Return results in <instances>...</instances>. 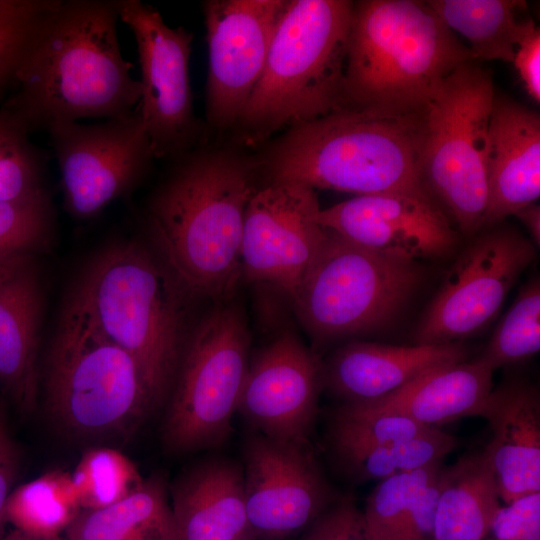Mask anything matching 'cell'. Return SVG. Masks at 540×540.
<instances>
[{"label": "cell", "mask_w": 540, "mask_h": 540, "mask_svg": "<svg viewBox=\"0 0 540 540\" xmlns=\"http://www.w3.org/2000/svg\"><path fill=\"white\" fill-rule=\"evenodd\" d=\"M173 160L144 215L153 250L192 301L230 300L242 278L244 217L260 164L221 150Z\"/></svg>", "instance_id": "6da1fadb"}, {"label": "cell", "mask_w": 540, "mask_h": 540, "mask_svg": "<svg viewBox=\"0 0 540 540\" xmlns=\"http://www.w3.org/2000/svg\"><path fill=\"white\" fill-rule=\"evenodd\" d=\"M118 0H56L2 108L30 134L82 119L132 113L141 96L121 52Z\"/></svg>", "instance_id": "7a4b0ae2"}, {"label": "cell", "mask_w": 540, "mask_h": 540, "mask_svg": "<svg viewBox=\"0 0 540 540\" xmlns=\"http://www.w3.org/2000/svg\"><path fill=\"white\" fill-rule=\"evenodd\" d=\"M424 112L389 114L345 106L287 129L264 161L270 182L356 196L428 194L420 180Z\"/></svg>", "instance_id": "3957f363"}, {"label": "cell", "mask_w": 540, "mask_h": 540, "mask_svg": "<svg viewBox=\"0 0 540 540\" xmlns=\"http://www.w3.org/2000/svg\"><path fill=\"white\" fill-rule=\"evenodd\" d=\"M472 60L468 47L426 1L353 2L344 75L347 106L422 113L443 81Z\"/></svg>", "instance_id": "277c9868"}, {"label": "cell", "mask_w": 540, "mask_h": 540, "mask_svg": "<svg viewBox=\"0 0 540 540\" xmlns=\"http://www.w3.org/2000/svg\"><path fill=\"white\" fill-rule=\"evenodd\" d=\"M40 397L60 431L91 441L128 438L156 408L138 365L102 330L76 286L40 369Z\"/></svg>", "instance_id": "5b68a950"}, {"label": "cell", "mask_w": 540, "mask_h": 540, "mask_svg": "<svg viewBox=\"0 0 540 540\" xmlns=\"http://www.w3.org/2000/svg\"><path fill=\"white\" fill-rule=\"evenodd\" d=\"M102 330L136 362L155 407L166 402L190 331L192 301L154 250L117 240L75 285Z\"/></svg>", "instance_id": "8992f818"}, {"label": "cell", "mask_w": 540, "mask_h": 540, "mask_svg": "<svg viewBox=\"0 0 540 540\" xmlns=\"http://www.w3.org/2000/svg\"><path fill=\"white\" fill-rule=\"evenodd\" d=\"M352 10L348 0H287L261 77L235 124L244 143L347 106Z\"/></svg>", "instance_id": "52a82bcc"}, {"label": "cell", "mask_w": 540, "mask_h": 540, "mask_svg": "<svg viewBox=\"0 0 540 540\" xmlns=\"http://www.w3.org/2000/svg\"><path fill=\"white\" fill-rule=\"evenodd\" d=\"M326 230L323 246L291 300L299 320L318 344L383 331L416 292L423 268Z\"/></svg>", "instance_id": "ba28073f"}, {"label": "cell", "mask_w": 540, "mask_h": 540, "mask_svg": "<svg viewBox=\"0 0 540 540\" xmlns=\"http://www.w3.org/2000/svg\"><path fill=\"white\" fill-rule=\"evenodd\" d=\"M492 76L477 61L456 68L424 112L420 180L460 232L483 229L488 199Z\"/></svg>", "instance_id": "9c48e42d"}, {"label": "cell", "mask_w": 540, "mask_h": 540, "mask_svg": "<svg viewBox=\"0 0 540 540\" xmlns=\"http://www.w3.org/2000/svg\"><path fill=\"white\" fill-rule=\"evenodd\" d=\"M250 341L244 311L231 299L217 303L190 331L166 400L161 438L168 452H197L228 439Z\"/></svg>", "instance_id": "30bf717a"}, {"label": "cell", "mask_w": 540, "mask_h": 540, "mask_svg": "<svg viewBox=\"0 0 540 540\" xmlns=\"http://www.w3.org/2000/svg\"><path fill=\"white\" fill-rule=\"evenodd\" d=\"M535 258L533 242L509 225L472 236L426 308L414 344L459 343L482 331Z\"/></svg>", "instance_id": "8fae6325"}, {"label": "cell", "mask_w": 540, "mask_h": 540, "mask_svg": "<svg viewBox=\"0 0 540 540\" xmlns=\"http://www.w3.org/2000/svg\"><path fill=\"white\" fill-rule=\"evenodd\" d=\"M119 20L132 32L140 68L138 109L156 159H175L195 146L199 124L189 75L193 35L171 27L139 0H118Z\"/></svg>", "instance_id": "7c38bea8"}, {"label": "cell", "mask_w": 540, "mask_h": 540, "mask_svg": "<svg viewBox=\"0 0 540 540\" xmlns=\"http://www.w3.org/2000/svg\"><path fill=\"white\" fill-rule=\"evenodd\" d=\"M61 176L64 207L86 220L133 190L155 158L138 106L94 124L69 122L48 130Z\"/></svg>", "instance_id": "4fadbf2b"}, {"label": "cell", "mask_w": 540, "mask_h": 540, "mask_svg": "<svg viewBox=\"0 0 540 540\" xmlns=\"http://www.w3.org/2000/svg\"><path fill=\"white\" fill-rule=\"evenodd\" d=\"M245 507L256 540H286L308 528L339 497L309 440L254 432L243 447Z\"/></svg>", "instance_id": "5bb4252c"}, {"label": "cell", "mask_w": 540, "mask_h": 540, "mask_svg": "<svg viewBox=\"0 0 540 540\" xmlns=\"http://www.w3.org/2000/svg\"><path fill=\"white\" fill-rule=\"evenodd\" d=\"M320 209L315 190L304 184L258 188L244 217L242 277L273 285L292 300L327 236L316 219Z\"/></svg>", "instance_id": "9a60e30c"}, {"label": "cell", "mask_w": 540, "mask_h": 540, "mask_svg": "<svg viewBox=\"0 0 540 540\" xmlns=\"http://www.w3.org/2000/svg\"><path fill=\"white\" fill-rule=\"evenodd\" d=\"M287 0L203 3L209 68L206 115L218 129L235 126L263 72Z\"/></svg>", "instance_id": "2e32d148"}, {"label": "cell", "mask_w": 540, "mask_h": 540, "mask_svg": "<svg viewBox=\"0 0 540 540\" xmlns=\"http://www.w3.org/2000/svg\"><path fill=\"white\" fill-rule=\"evenodd\" d=\"M324 228L370 250L405 259H441L459 242L458 231L428 194L388 192L355 196L316 216Z\"/></svg>", "instance_id": "e0dca14e"}, {"label": "cell", "mask_w": 540, "mask_h": 540, "mask_svg": "<svg viewBox=\"0 0 540 540\" xmlns=\"http://www.w3.org/2000/svg\"><path fill=\"white\" fill-rule=\"evenodd\" d=\"M323 389L322 362L292 333L250 359L237 412L266 437L309 440Z\"/></svg>", "instance_id": "ac0fdd59"}, {"label": "cell", "mask_w": 540, "mask_h": 540, "mask_svg": "<svg viewBox=\"0 0 540 540\" xmlns=\"http://www.w3.org/2000/svg\"><path fill=\"white\" fill-rule=\"evenodd\" d=\"M476 416L484 418L491 440L483 449L505 504L540 492V392L513 377L492 388Z\"/></svg>", "instance_id": "d6986e66"}, {"label": "cell", "mask_w": 540, "mask_h": 540, "mask_svg": "<svg viewBox=\"0 0 540 540\" xmlns=\"http://www.w3.org/2000/svg\"><path fill=\"white\" fill-rule=\"evenodd\" d=\"M487 174L483 229L503 223L540 196V116L496 92L489 119Z\"/></svg>", "instance_id": "ffe728a7"}, {"label": "cell", "mask_w": 540, "mask_h": 540, "mask_svg": "<svg viewBox=\"0 0 540 540\" xmlns=\"http://www.w3.org/2000/svg\"><path fill=\"white\" fill-rule=\"evenodd\" d=\"M466 355L460 342L396 346L353 340L322 362L323 389L341 403L372 402L434 368L464 361Z\"/></svg>", "instance_id": "44dd1931"}, {"label": "cell", "mask_w": 540, "mask_h": 540, "mask_svg": "<svg viewBox=\"0 0 540 540\" xmlns=\"http://www.w3.org/2000/svg\"><path fill=\"white\" fill-rule=\"evenodd\" d=\"M179 540H256L245 507L242 464L222 457L202 460L169 491Z\"/></svg>", "instance_id": "7402d4cb"}, {"label": "cell", "mask_w": 540, "mask_h": 540, "mask_svg": "<svg viewBox=\"0 0 540 540\" xmlns=\"http://www.w3.org/2000/svg\"><path fill=\"white\" fill-rule=\"evenodd\" d=\"M43 295L31 261L0 287V387L22 414L39 400Z\"/></svg>", "instance_id": "603a6c76"}, {"label": "cell", "mask_w": 540, "mask_h": 540, "mask_svg": "<svg viewBox=\"0 0 540 540\" xmlns=\"http://www.w3.org/2000/svg\"><path fill=\"white\" fill-rule=\"evenodd\" d=\"M493 372L478 359L434 368L396 391L372 402L425 427L476 416L493 388Z\"/></svg>", "instance_id": "cb8c5ba5"}, {"label": "cell", "mask_w": 540, "mask_h": 540, "mask_svg": "<svg viewBox=\"0 0 540 540\" xmlns=\"http://www.w3.org/2000/svg\"><path fill=\"white\" fill-rule=\"evenodd\" d=\"M437 481L434 540H485L501 500L483 450L442 467Z\"/></svg>", "instance_id": "d4e9b609"}, {"label": "cell", "mask_w": 540, "mask_h": 540, "mask_svg": "<svg viewBox=\"0 0 540 540\" xmlns=\"http://www.w3.org/2000/svg\"><path fill=\"white\" fill-rule=\"evenodd\" d=\"M63 535L67 540H179L165 479L153 475L112 505L81 510Z\"/></svg>", "instance_id": "484cf974"}, {"label": "cell", "mask_w": 540, "mask_h": 540, "mask_svg": "<svg viewBox=\"0 0 540 540\" xmlns=\"http://www.w3.org/2000/svg\"><path fill=\"white\" fill-rule=\"evenodd\" d=\"M439 19L469 43L474 61L512 63L526 27L527 3L522 0H427Z\"/></svg>", "instance_id": "4316f807"}, {"label": "cell", "mask_w": 540, "mask_h": 540, "mask_svg": "<svg viewBox=\"0 0 540 540\" xmlns=\"http://www.w3.org/2000/svg\"><path fill=\"white\" fill-rule=\"evenodd\" d=\"M80 511L71 473L52 470L13 488L4 522L30 534L59 535Z\"/></svg>", "instance_id": "83f0119b"}, {"label": "cell", "mask_w": 540, "mask_h": 540, "mask_svg": "<svg viewBox=\"0 0 540 540\" xmlns=\"http://www.w3.org/2000/svg\"><path fill=\"white\" fill-rule=\"evenodd\" d=\"M457 446V439L440 428L365 449L334 451L342 471L357 482L383 480L442 462Z\"/></svg>", "instance_id": "f1b7e54d"}, {"label": "cell", "mask_w": 540, "mask_h": 540, "mask_svg": "<svg viewBox=\"0 0 540 540\" xmlns=\"http://www.w3.org/2000/svg\"><path fill=\"white\" fill-rule=\"evenodd\" d=\"M429 428L396 412L368 403H341L328 421V441L334 451L365 449L415 437Z\"/></svg>", "instance_id": "f546056e"}, {"label": "cell", "mask_w": 540, "mask_h": 540, "mask_svg": "<svg viewBox=\"0 0 540 540\" xmlns=\"http://www.w3.org/2000/svg\"><path fill=\"white\" fill-rule=\"evenodd\" d=\"M540 350V282L531 278L521 289L477 358L495 371L522 362Z\"/></svg>", "instance_id": "4dcf8cb0"}, {"label": "cell", "mask_w": 540, "mask_h": 540, "mask_svg": "<svg viewBox=\"0 0 540 540\" xmlns=\"http://www.w3.org/2000/svg\"><path fill=\"white\" fill-rule=\"evenodd\" d=\"M71 475L81 510L112 505L135 492L144 482L126 455L105 446L87 450Z\"/></svg>", "instance_id": "1f68e13d"}, {"label": "cell", "mask_w": 540, "mask_h": 540, "mask_svg": "<svg viewBox=\"0 0 540 540\" xmlns=\"http://www.w3.org/2000/svg\"><path fill=\"white\" fill-rule=\"evenodd\" d=\"M47 155L29 139L26 129L0 110V202L17 201L46 193Z\"/></svg>", "instance_id": "d6a6232c"}, {"label": "cell", "mask_w": 540, "mask_h": 540, "mask_svg": "<svg viewBox=\"0 0 540 540\" xmlns=\"http://www.w3.org/2000/svg\"><path fill=\"white\" fill-rule=\"evenodd\" d=\"M442 468V462L378 481L362 511L370 540H399L407 512L421 490Z\"/></svg>", "instance_id": "836d02e7"}, {"label": "cell", "mask_w": 540, "mask_h": 540, "mask_svg": "<svg viewBox=\"0 0 540 540\" xmlns=\"http://www.w3.org/2000/svg\"><path fill=\"white\" fill-rule=\"evenodd\" d=\"M54 211L48 192L39 196L0 202V262L32 258L49 247Z\"/></svg>", "instance_id": "e575fe53"}, {"label": "cell", "mask_w": 540, "mask_h": 540, "mask_svg": "<svg viewBox=\"0 0 540 540\" xmlns=\"http://www.w3.org/2000/svg\"><path fill=\"white\" fill-rule=\"evenodd\" d=\"M56 0H0V89L15 77Z\"/></svg>", "instance_id": "d590c367"}, {"label": "cell", "mask_w": 540, "mask_h": 540, "mask_svg": "<svg viewBox=\"0 0 540 540\" xmlns=\"http://www.w3.org/2000/svg\"><path fill=\"white\" fill-rule=\"evenodd\" d=\"M485 540H540V492L501 505Z\"/></svg>", "instance_id": "8d00e7d4"}, {"label": "cell", "mask_w": 540, "mask_h": 540, "mask_svg": "<svg viewBox=\"0 0 540 540\" xmlns=\"http://www.w3.org/2000/svg\"><path fill=\"white\" fill-rule=\"evenodd\" d=\"M300 540H370L360 511L351 497L335 500Z\"/></svg>", "instance_id": "74e56055"}, {"label": "cell", "mask_w": 540, "mask_h": 540, "mask_svg": "<svg viewBox=\"0 0 540 540\" xmlns=\"http://www.w3.org/2000/svg\"><path fill=\"white\" fill-rule=\"evenodd\" d=\"M438 474L421 490L410 506L400 530L399 540H434Z\"/></svg>", "instance_id": "f35d334b"}, {"label": "cell", "mask_w": 540, "mask_h": 540, "mask_svg": "<svg viewBox=\"0 0 540 540\" xmlns=\"http://www.w3.org/2000/svg\"><path fill=\"white\" fill-rule=\"evenodd\" d=\"M528 95L540 101V30L529 19L517 43L513 61Z\"/></svg>", "instance_id": "ab89813d"}, {"label": "cell", "mask_w": 540, "mask_h": 540, "mask_svg": "<svg viewBox=\"0 0 540 540\" xmlns=\"http://www.w3.org/2000/svg\"><path fill=\"white\" fill-rule=\"evenodd\" d=\"M20 470V452L12 435L3 400L0 399V527L4 508Z\"/></svg>", "instance_id": "60d3db41"}, {"label": "cell", "mask_w": 540, "mask_h": 540, "mask_svg": "<svg viewBox=\"0 0 540 540\" xmlns=\"http://www.w3.org/2000/svg\"><path fill=\"white\" fill-rule=\"evenodd\" d=\"M522 224L526 227L532 237L535 246L540 245V206L536 202L530 203L515 214Z\"/></svg>", "instance_id": "b9f144b4"}, {"label": "cell", "mask_w": 540, "mask_h": 540, "mask_svg": "<svg viewBox=\"0 0 540 540\" xmlns=\"http://www.w3.org/2000/svg\"><path fill=\"white\" fill-rule=\"evenodd\" d=\"M0 540H67L63 534L59 535H36L13 529L1 535Z\"/></svg>", "instance_id": "7bdbcfd3"}, {"label": "cell", "mask_w": 540, "mask_h": 540, "mask_svg": "<svg viewBox=\"0 0 540 540\" xmlns=\"http://www.w3.org/2000/svg\"><path fill=\"white\" fill-rule=\"evenodd\" d=\"M32 258H22L0 262V287Z\"/></svg>", "instance_id": "ee69618b"}]
</instances>
